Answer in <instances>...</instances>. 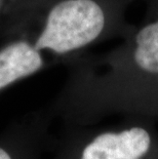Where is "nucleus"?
Masks as SVG:
<instances>
[{
	"instance_id": "obj_1",
	"label": "nucleus",
	"mask_w": 158,
	"mask_h": 159,
	"mask_svg": "<svg viewBox=\"0 0 158 159\" xmlns=\"http://www.w3.org/2000/svg\"><path fill=\"white\" fill-rule=\"evenodd\" d=\"M107 27L100 0H29L0 31V39L23 37L47 57H62L90 45Z\"/></svg>"
},
{
	"instance_id": "obj_2",
	"label": "nucleus",
	"mask_w": 158,
	"mask_h": 159,
	"mask_svg": "<svg viewBox=\"0 0 158 159\" xmlns=\"http://www.w3.org/2000/svg\"><path fill=\"white\" fill-rule=\"evenodd\" d=\"M0 91L47 66L48 57L23 37L0 39Z\"/></svg>"
},
{
	"instance_id": "obj_3",
	"label": "nucleus",
	"mask_w": 158,
	"mask_h": 159,
	"mask_svg": "<svg viewBox=\"0 0 158 159\" xmlns=\"http://www.w3.org/2000/svg\"><path fill=\"white\" fill-rule=\"evenodd\" d=\"M150 136L141 127L105 133L87 145L81 159H140L150 147Z\"/></svg>"
},
{
	"instance_id": "obj_4",
	"label": "nucleus",
	"mask_w": 158,
	"mask_h": 159,
	"mask_svg": "<svg viewBox=\"0 0 158 159\" xmlns=\"http://www.w3.org/2000/svg\"><path fill=\"white\" fill-rule=\"evenodd\" d=\"M133 59L140 69L158 74V21L145 26L138 33Z\"/></svg>"
},
{
	"instance_id": "obj_5",
	"label": "nucleus",
	"mask_w": 158,
	"mask_h": 159,
	"mask_svg": "<svg viewBox=\"0 0 158 159\" xmlns=\"http://www.w3.org/2000/svg\"><path fill=\"white\" fill-rule=\"evenodd\" d=\"M29 0H0V31L15 13Z\"/></svg>"
},
{
	"instance_id": "obj_6",
	"label": "nucleus",
	"mask_w": 158,
	"mask_h": 159,
	"mask_svg": "<svg viewBox=\"0 0 158 159\" xmlns=\"http://www.w3.org/2000/svg\"><path fill=\"white\" fill-rule=\"evenodd\" d=\"M0 159H11V156L5 150H3L2 148H0Z\"/></svg>"
}]
</instances>
